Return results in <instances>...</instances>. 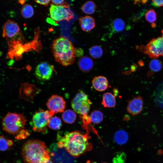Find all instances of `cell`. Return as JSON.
<instances>
[{
    "label": "cell",
    "mask_w": 163,
    "mask_h": 163,
    "mask_svg": "<svg viewBox=\"0 0 163 163\" xmlns=\"http://www.w3.org/2000/svg\"><path fill=\"white\" fill-rule=\"evenodd\" d=\"M89 138L87 134L77 130L65 133L63 135L58 134L57 145L60 148H64L71 155L77 157L92 149Z\"/></svg>",
    "instance_id": "6da1fadb"
},
{
    "label": "cell",
    "mask_w": 163,
    "mask_h": 163,
    "mask_svg": "<svg viewBox=\"0 0 163 163\" xmlns=\"http://www.w3.org/2000/svg\"><path fill=\"white\" fill-rule=\"evenodd\" d=\"M21 155L25 163H43L50 159V150L45 143L37 139H31L24 144Z\"/></svg>",
    "instance_id": "7a4b0ae2"
},
{
    "label": "cell",
    "mask_w": 163,
    "mask_h": 163,
    "mask_svg": "<svg viewBox=\"0 0 163 163\" xmlns=\"http://www.w3.org/2000/svg\"><path fill=\"white\" fill-rule=\"evenodd\" d=\"M55 61L64 66L72 64L75 60V48L68 39L61 37L54 40L51 46Z\"/></svg>",
    "instance_id": "3957f363"
},
{
    "label": "cell",
    "mask_w": 163,
    "mask_h": 163,
    "mask_svg": "<svg viewBox=\"0 0 163 163\" xmlns=\"http://www.w3.org/2000/svg\"><path fill=\"white\" fill-rule=\"evenodd\" d=\"M27 121L23 114L9 112L2 120V129L5 132L16 136L25 129Z\"/></svg>",
    "instance_id": "277c9868"
},
{
    "label": "cell",
    "mask_w": 163,
    "mask_h": 163,
    "mask_svg": "<svg viewBox=\"0 0 163 163\" xmlns=\"http://www.w3.org/2000/svg\"><path fill=\"white\" fill-rule=\"evenodd\" d=\"M54 113L48 110L40 109L33 115L30 124L33 130L36 132L45 134L47 133V126Z\"/></svg>",
    "instance_id": "5b68a950"
},
{
    "label": "cell",
    "mask_w": 163,
    "mask_h": 163,
    "mask_svg": "<svg viewBox=\"0 0 163 163\" xmlns=\"http://www.w3.org/2000/svg\"><path fill=\"white\" fill-rule=\"evenodd\" d=\"M161 36L152 39L146 45L141 46L139 50L153 59L163 56V30Z\"/></svg>",
    "instance_id": "8992f818"
},
{
    "label": "cell",
    "mask_w": 163,
    "mask_h": 163,
    "mask_svg": "<svg viewBox=\"0 0 163 163\" xmlns=\"http://www.w3.org/2000/svg\"><path fill=\"white\" fill-rule=\"evenodd\" d=\"M71 104L75 113L84 115H87L89 111L91 103L88 95L81 90L72 100Z\"/></svg>",
    "instance_id": "52a82bcc"
},
{
    "label": "cell",
    "mask_w": 163,
    "mask_h": 163,
    "mask_svg": "<svg viewBox=\"0 0 163 163\" xmlns=\"http://www.w3.org/2000/svg\"><path fill=\"white\" fill-rule=\"evenodd\" d=\"M50 17L56 21H69L74 18V14L69 7L51 4L49 9Z\"/></svg>",
    "instance_id": "ba28073f"
},
{
    "label": "cell",
    "mask_w": 163,
    "mask_h": 163,
    "mask_svg": "<svg viewBox=\"0 0 163 163\" xmlns=\"http://www.w3.org/2000/svg\"><path fill=\"white\" fill-rule=\"evenodd\" d=\"M54 71L53 66L46 62H42L37 66L35 74L36 77L41 81L50 79Z\"/></svg>",
    "instance_id": "9c48e42d"
},
{
    "label": "cell",
    "mask_w": 163,
    "mask_h": 163,
    "mask_svg": "<svg viewBox=\"0 0 163 163\" xmlns=\"http://www.w3.org/2000/svg\"><path fill=\"white\" fill-rule=\"evenodd\" d=\"M46 105L49 110L54 113H61L64 111L66 102L62 97L53 95L48 99Z\"/></svg>",
    "instance_id": "30bf717a"
},
{
    "label": "cell",
    "mask_w": 163,
    "mask_h": 163,
    "mask_svg": "<svg viewBox=\"0 0 163 163\" xmlns=\"http://www.w3.org/2000/svg\"><path fill=\"white\" fill-rule=\"evenodd\" d=\"M21 32L19 27L14 21L8 20L4 25L3 36L12 38L18 35Z\"/></svg>",
    "instance_id": "8fae6325"
},
{
    "label": "cell",
    "mask_w": 163,
    "mask_h": 163,
    "mask_svg": "<svg viewBox=\"0 0 163 163\" xmlns=\"http://www.w3.org/2000/svg\"><path fill=\"white\" fill-rule=\"evenodd\" d=\"M143 101L140 96L136 97L130 100L127 106V111L130 114L135 115L139 113L143 108Z\"/></svg>",
    "instance_id": "7c38bea8"
},
{
    "label": "cell",
    "mask_w": 163,
    "mask_h": 163,
    "mask_svg": "<svg viewBox=\"0 0 163 163\" xmlns=\"http://www.w3.org/2000/svg\"><path fill=\"white\" fill-rule=\"evenodd\" d=\"M92 84L96 90L99 91H103L106 90L108 88V82L105 77L98 76L93 78Z\"/></svg>",
    "instance_id": "4fadbf2b"
},
{
    "label": "cell",
    "mask_w": 163,
    "mask_h": 163,
    "mask_svg": "<svg viewBox=\"0 0 163 163\" xmlns=\"http://www.w3.org/2000/svg\"><path fill=\"white\" fill-rule=\"evenodd\" d=\"M79 23L81 29L85 32L91 30L95 26L94 18L88 15H85L81 17L79 19Z\"/></svg>",
    "instance_id": "5bb4252c"
},
{
    "label": "cell",
    "mask_w": 163,
    "mask_h": 163,
    "mask_svg": "<svg viewBox=\"0 0 163 163\" xmlns=\"http://www.w3.org/2000/svg\"><path fill=\"white\" fill-rule=\"evenodd\" d=\"M78 66L80 69L84 72H88L91 70L94 65L92 59L88 56L81 58L78 62Z\"/></svg>",
    "instance_id": "9a60e30c"
},
{
    "label": "cell",
    "mask_w": 163,
    "mask_h": 163,
    "mask_svg": "<svg viewBox=\"0 0 163 163\" xmlns=\"http://www.w3.org/2000/svg\"><path fill=\"white\" fill-rule=\"evenodd\" d=\"M102 104L105 107H114L116 104L115 96L109 92L104 93L102 96Z\"/></svg>",
    "instance_id": "2e32d148"
},
{
    "label": "cell",
    "mask_w": 163,
    "mask_h": 163,
    "mask_svg": "<svg viewBox=\"0 0 163 163\" xmlns=\"http://www.w3.org/2000/svg\"><path fill=\"white\" fill-rule=\"evenodd\" d=\"M114 139L115 142L118 144L124 145L128 141V135L126 131L123 130H120L115 133Z\"/></svg>",
    "instance_id": "e0dca14e"
},
{
    "label": "cell",
    "mask_w": 163,
    "mask_h": 163,
    "mask_svg": "<svg viewBox=\"0 0 163 163\" xmlns=\"http://www.w3.org/2000/svg\"><path fill=\"white\" fill-rule=\"evenodd\" d=\"M63 120L65 123L69 124L73 123L77 117L75 112L71 110L68 109L64 111L62 115Z\"/></svg>",
    "instance_id": "ac0fdd59"
},
{
    "label": "cell",
    "mask_w": 163,
    "mask_h": 163,
    "mask_svg": "<svg viewBox=\"0 0 163 163\" xmlns=\"http://www.w3.org/2000/svg\"><path fill=\"white\" fill-rule=\"evenodd\" d=\"M96 6L95 3L91 1L85 2L81 6L82 10L87 14H91L95 11Z\"/></svg>",
    "instance_id": "d6986e66"
},
{
    "label": "cell",
    "mask_w": 163,
    "mask_h": 163,
    "mask_svg": "<svg viewBox=\"0 0 163 163\" xmlns=\"http://www.w3.org/2000/svg\"><path fill=\"white\" fill-rule=\"evenodd\" d=\"M34 11L33 7L31 5L27 4L24 5L21 10L22 16L26 18H30L33 16Z\"/></svg>",
    "instance_id": "ffe728a7"
},
{
    "label": "cell",
    "mask_w": 163,
    "mask_h": 163,
    "mask_svg": "<svg viewBox=\"0 0 163 163\" xmlns=\"http://www.w3.org/2000/svg\"><path fill=\"white\" fill-rule=\"evenodd\" d=\"M62 126V122L61 119L56 116L52 117L48 124L49 127L54 130L59 129Z\"/></svg>",
    "instance_id": "44dd1931"
},
{
    "label": "cell",
    "mask_w": 163,
    "mask_h": 163,
    "mask_svg": "<svg viewBox=\"0 0 163 163\" xmlns=\"http://www.w3.org/2000/svg\"><path fill=\"white\" fill-rule=\"evenodd\" d=\"M90 119V121L94 124H98L101 123L103 119V114L100 111L95 110L91 113Z\"/></svg>",
    "instance_id": "7402d4cb"
},
{
    "label": "cell",
    "mask_w": 163,
    "mask_h": 163,
    "mask_svg": "<svg viewBox=\"0 0 163 163\" xmlns=\"http://www.w3.org/2000/svg\"><path fill=\"white\" fill-rule=\"evenodd\" d=\"M90 55L94 59L100 58L102 55L103 51L102 48L98 46H94L91 47L89 51Z\"/></svg>",
    "instance_id": "603a6c76"
},
{
    "label": "cell",
    "mask_w": 163,
    "mask_h": 163,
    "mask_svg": "<svg viewBox=\"0 0 163 163\" xmlns=\"http://www.w3.org/2000/svg\"><path fill=\"white\" fill-rule=\"evenodd\" d=\"M150 69L154 72H158L160 71L162 68V63L161 61L157 59L152 60L149 64Z\"/></svg>",
    "instance_id": "cb8c5ba5"
},
{
    "label": "cell",
    "mask_w": 163,
    "mask_h": 163,
    "mask_svg": "<svg viewBox=\"0 0 163 163\" xmlns=\"http://www.w3.org/2000/svg\"><path fill=\"white\" fill-rule=\"evenodd\" d=\"M125 26L124 21L120 18H116L113 21V27L115 31H122L124 30Z\"/></svg>",
    "instance_id": "d4e9b609"
},
{
    "label": "cell",
    "mask_w": 163,
    "mask_h": 163,
    "mask_svg": "<svg viewBox=\"0 0 163 163\" xmlns=\"http://www.w3.org/2000/svg\"><path fill=\"white\" fill-rule=\"evenodd\" d=\"M145 18L146 20L150 23H153L156 21L157 14L153 9L148 10L145 13Z\"/></svg>",
    "instance_id": "484cf974"
},
{
    "label": "cell",
    "mask_w": 163,
    "mask_h": 163,
    "mask_svg": "<svg viewBox=\"0 0 163 163\" xmlns=\"http://www.w3.org/2000/svg\"><path fill=\"white\" fill-rule=\"evenodd\" d=\"M7 140L3 136H0V151H4L8 149L9 147L7 144Z\"/></svg>",
    "instance_id": "4316f807"
},
{
    "label": "cell",
    "mask_w": 163,
    "mask_h": 163,
    "mask_svg": "<svg viewBox=\"0 0 163 163\" xmlns=\"http://www.w3.org/2000/svg\"><path fill=\"white\" fill-rule=\"evenodd\" d=\"M30 134L29 131L26 129H24L15 136V138L18 140L24 139L27 138Z\"/></svg>",
    "instance_id": "83f0119b"
},
{
    "label": "cell",
    "mask_w": 163,
    "mask_h": 163,
    "mask_svg": "<svg viewBox=\"0 0 163 163\" xmlns=\"http://www.w3.org/2000/svg\"><path fill=\"white\" fill-rule=\"evenodd\" d=\"M124 155L121 153L117 155L113 159V163H123L124 160Z\"/></svg>",
    "instance_id": "f1b7e54d"
},
{
    "label": "cell",
    "mask_w": 163,
    "mask_h": 163,
    "mask_svg": "<svg viewBox=\"0 0 163 163\" xmlns=\"http://www.w3.org/2000/svg\"><path fill=\"white\" fill-rule=\"evenodd\" d=\"M53 4L57 5L62 6L66 7H69V5L64 0H51V1Z\"/></svg>",
    "instance_id": "f546056e"
},
{
    "label": "cell",
    "mask_w": 163,
    "mask_h": 163,
    "mask_svg": "<svg viewBox=\"0 0 163 163\" xmlns=\"http://www.w3.org/2000/svg\"><path fill=\"white\" fill-rule=\"evenodd\" d=\"M152 4L153 5L156 7L163 6V0H152Z\"/></svg>",
    "instance_id": "4dcf8cb0"
},
{
    "label": "cell",
    "mask_w": 163,
    "mask_h": 163,
    "mask_svg": "<svg viewBox=\"0 0 163 163\" xmlns=\"http://www.w3.org/2000/svg\"><path fill=\"white\" fill-rule=\"evenodd\" d=\"M50 0H36L35 2L37 3H38L40 4L41 5H43L45 6H47L50 2Z\"/></svg>",
    "instance_id": "1f68e13d"
},
{
    "label": "cell",
    "mask_w": 163,
    "mask_h": 163,
    "mask_svg": "<svg viewBox=\"0 0 163 163\" xmlns=\"http://www.w3.org/2000/svg\"><path fill=\"white\" fill-rule=\"evenodd\" d=\"M83 51L81 48L75 49V56H80L83 54Z\"/></svg>",
    "instance_id": "d6a6232c"
},
{
    "label": "cell",
    "mask_w": 163,
    "mask_h": 163,
    "mask_svg": "<svg viewBox=\"0 0 163 163\" xmlns=\"http://www.w3.org/2000/svg\"><path fill=\"white\" fill-rule=\"evenodd\" d=\"M7 144L9 147H11L13 144V142L11 139H7Z\"/></svg>",
    "instance_id": "836d02e7"
},
{
    "label": "cell",
    "mask_w": 163,
    "mask_h": 163,
    "mask_svg": "<svg viewBox=\"0 0 163 163\" xmlns=\"http://www.w3.org/2000/svg\"><path fill=\"white\" fill-rule=\"evenodd\" d=\"M43 163H53V162L50 160V159H49Z\"/></svg>",
    "instance_id": "e575fe53"
},
{
    "label": "cell",
    "mask_w": 163,
    "mask_h": 163,
    "mask_svg": "<svg viewBox=\"0 0 163 163\" xmlns=\"http://www.w3.org/2000/svg\"><path fill=\"white\" fill-rule=\"evenodd\" d=\"M151 26L152 27L154 28L156 26V24L155 23H154L152 24Z\"/></svg>",
    "instance_id": "d590c367"
},
{
    "label": "cell",
    "mask_w": 163,
    "mask_h": 163,
    "mask_svg": "<svg viewBox=\"0 0 163 163\" xmlns=\"http://www.w3.org/2000/svg\"><path fill=\"white\" fill-rule=\"evenodd\" d=\"M107 163L104 162V163Z\"/></svg>",
    "instance_id": "8d00e7d4"
}]
</instances>
